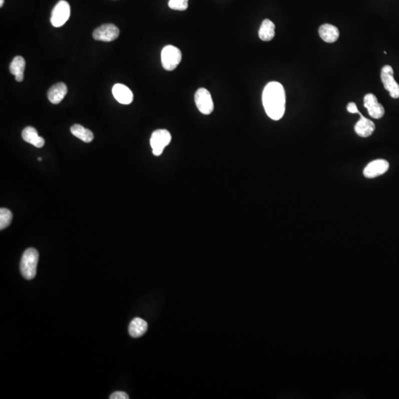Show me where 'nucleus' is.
Instances as JSON below:
<instances>
[{"instance_id": "1", "label": "nucleus", "mask_w": 399, "mask_h": 399, "mask_svg": "<svg viewBox=\"0 0 399 399\" xmlns=\"http://www.w3.org/2000/svg\"><path fill=\"white\" fill-rule=\"evenodd\" d=\"M262 104L270 119L278 121L283 117L285 111V92L279 82H271L264 88Z\"/></svg>"}, {"instance_id": "2", "label": "nucleus", "mask_w": 399, "mask_h": 399, "mask_svg": "<svg viewBox=\"0 0 399 399\" xmlns=\"http://www.w3.org/2000/svg\"><path fill=\"white\" fill-rule=\"evenodd\" d=\"M39 257L38 251L34 248H28L23 254L20 262V271L26 279H32L35 277Z\"/></svg>"}, {"instance_id": "3", "label": "nucleus", "mask_w": 399, "mask_h": 399, "mask_svg": "<svg viewBox=\"0 0 399 399\" xmlns=\"http://www.w3.org/2000/svg\"><path fill=\"white\" fill-rule=\"evenodd\" d=\"M182 60V54L178 48L167 46L161 51V62L166 71H172L176 69Z\"/></svg>"}, {"instance_id": "4", "label": "nucleus", "mask_w": 399, "mask_h": 399, "mask_svg": "<svg viewBox=\"0 0 399 399\" xmlns=\"http://www.w3.org/2000/svg\"><path fill=\"white\" fill-rule=\"evenodd\" d=\"M172 136L167 130H157L153 132L150 138V145L155 156H160L166 147L170 144Z\"/></svg>"}, {"instance_id": "5", "label": "nucleus", "mask_w": 399, "mask_h": 399, "mask_svg": "<svg viewBox=\"0 0 399 399\" xmlns=\"http://www.w3.org/2000/svg\"><path fill=\"white\" fill-rule=\"evenodd\" d=\"M71 16V6L68 2L61 0L59 2L52 11L51 23L55 28L63 26L69 20Z\"/></svg>"}, {"instance_id": "6", "label": "nucleus", "mask_w": 399, "mask_h": 399, "mask_svg": "<svg viewBox=\"0 0 399 399\" xmlns=\"http://www.w3.org/2000/svg\"><path fill=\"white\" fill-rule=\"evenodd\" d=\"M393 70L389 65L383 67L381 72V79L385 89L389 93L392 99L399 98V85L393 77Z\"/></svg>"}, {"instance_id": "7", "label": "nucleus", "mask_w": 399, "mask_h": 399, "mask_svg": "<svg viewBox=\"0 0 399 399\" xmlns=\"http://www.w3.org/2000/svg\"><path fill=\"white\" fill-rule=\"evenodd\" d=\"M195 101L197 108L202 114L210 115L213 112L214 103L212 96L205 88H200L197 91Z\"/></svg>"}, {"instance_id": "8", "label": "nucleus", "mask_w": 399, "mask_h": 399, "mask_svg": "<svg viewBox=\"0 0 399 399\" xmlns=\"http://www.w3.org/2000/svg\"><path fill=\"white\" fill-rule=\"evenodd\" d=\"M120 31L115 25L105 24L96 29L93 34V39L97 41H114L119 37Z\"/></svg>"}, {"instance_id": "9", "label": "nucleus", "mask_w": 399, "mask_h": 399, "mask_svg": "<svg viewBox=\"0 0 399 399\" xmlns=\"http://www.w3.org/2000/svg\"><path fill=\"white\" fill-rule=\"evenodd\" d=\"M364 108L368 110L371 117L375 119H379L384 116L385 110L384 107L378 103L376 96L372 93H368L364 98Z\"/></svg>"}, {"instance_id": "10", "label": "nucleus", "mask_w": 399, "mask_h": 399, "mask_svg": "<svg viewBox=\"0 0 399 399\" xmlns=\"http://www.w3.org/2000/svg\"><path fill=\"white\" fill-rule=\"evenodd\" d=\"M389 163L383 159L375 160L369 163L364 169V177L367 178H375L387 172Z\"/></svg>"}, {"instance_id": "11", "label": "nucleus", "mask_w": 399, "mask_h": 399, "mask_svg": "<svg viewBox=\"0 0 399 399\" xmlns=\"http://www.w3.org/2000/svg\"><path fill=\"white\" fill-rule=\"evenodd\" d=\"M357 114L359 115L360 120L357 122L354 127L355 133L360 137H369L375 131V124L367 118L364 117L359 111Z\"/></svg>"}, {"instance_id": "12", "label": "nucleus", "mask_w": 399, "mask_h": 399, "mask_svg": "<svg viewBox=\"0 0 399 399\" xmlns=\"http://www.w3.org/2000/svg\"><path fill=\"white\" fill-rule=\"evenodd\" d=\"M113 94L115 99L122 105H130L133 101V93L122 84H116L113 88Z\"/></svg>"}, {"instance_id": "13", "label": "nucleus", "mask_w": 399, "mask_h": 399, "mask_svg": "<svg viewBox=\"0 0 399 399\" xmlns=\"http://www.w3.org/2000/svg\"><path fill=\"white\" fill-rule=\"evenodd\" d=\"M67 93H68V88L66 85L60 82L50 88L48 93V99L54 105H58L63 100Z\"/></svg>"}, {"instance_id": "14", "label": "nucleus", "mask_w": 399, "mask_h": 399, "mask_svg": "<svg viewBox=\"0 0 399 399\" xmlns=\"http://www.w3.org/2000/svg\"><path fill=\"white\" fill-rule=\"evenodd\" d=\"M23 140L29 144H32L37 148H42L45 145V139L39 136L37 130L34 127H28L23 130L22 133Z\"/></svg>"}, {"instance_id": "15", "label": "nucleus", "mask_w": 399, "mask_h": 399, "mask_svg": "<svg viewBox=\"0 0 399 399\" xmlns=\"http://www.w3.org/2000/svg\"><path fill=\"white\" fill-rule=\"evenodd\" d=\"M319 34L323 41L327 43H335L339 37V31L337 28L330 24L321 26L319 29Z\"/></svg>"}, {"instance_id": "16", "label": "nucleus", "mask_w": 399, "mask_h": 399, "mask_svg": "<svg viewBox=\"0 0 399 399\" xmlns=\"http://www.w3.org/2000/svg\"><path fill=\"white\" fill-rule=\"evenodd\" d=\"M9 69H10L12 74L15 76V79L17 82H23L24 79V71L26 69V60L23 57H20V56L16 57L11 63Z\"/></svg>"}, {"instance_id": "17", "label": "nucleus", "mask_w": 399, "mask_h": 399, "mask_svg": "<svg viewBox=\"0 0 399 399\" xmlns=\"http://www.w3.org/2000/svg\"><path fill=\"white\" fill-rule=\"evenodd\" d=\"M148 324L141 318H135L129 325V333L133 338L142 336L147 332Z\"/></svg>"}, {"instance_id": "18", "label": "nucleus", "mask_w": 399, "mask_h": 399, "mask_svg": "<svg viewBox=\"0 0 399 399\" xmlns=\"http://www.w3.org/2000/svg\"><path fill=\"white\" fill-rule=\"evenodd\" d=\"M275 36V25L270 20H265L259 30V37L262 41H271Z\"/></svg>"}, {"instance_id": "19", "label": "nucleus", "mask_w": 399, "mask_h": 399, "mask_svg": "<svg viewBox=\"0 0 399 399\" xmlns=\"http://www.w3.org/2000/svg\"><path fill=\"white\" fill-rule=\"evenodd\" d=\"M71 132L74 136L85 143H90L94 138L93 133L88 129L85 128L80 124H74L71 128Z\"/></svg>"}, {"instance_id": "20", "label": "nucleus", "mask_w": 399, "mask_h": 399, "mask_svg": "<svg viewBox=\"0 0 399 399\" xmlns=\"http://www.w3.org/2000/svg\"><path fill=\"white\" fill-rule=\"evenodd\" d=\"M13 218L12 212L9 209L1 208L0 209V229H3L10 226Z\"/></svg>"}, {"instance_id": "21", "label": "nucleus", "mask_w": 399, "mask_h": 399, "mask_svg": "<svg viewBox=\"0 0 399 399\" xmlns=\"http://www.w3.org/2000/svg\"><path fill=\"white\" fill-rule=\"evenodd\" d=\"M189 0H169L168 6L172 10L186 11L188 9Z\"/></svg>"}, {"instance_id": "22", "label": "nucleus", "mask_w": 399, "mask_h": 399, "mask_svg": "<svg viewBox=\"0 0 399 399\" xmlns=\"http://www.w3.org/2000/svg\"><path fill=\"white\" fill-rule=\"evenodd\" d=\"M110 399H129L130 397L123 391H117L113 392L110 396Z\"/></svg>"}, {"instance_id": "23", "label": "nucleus", "mask_w": 399, "mask_h": 399, "mask_svg": "<svg viewBox=\"0 0 399 399\" xmlns=\"http://www.w3.org/2000/svg\"><path fill=\"white\" fill-rule=\"evenodd\" d=\"M347 110L350 113H357L358 112L356 105L354 102H350L347 105Z\"/></svg>"}, {"instance_id": "24", "label": "nucleus", "mask_w": 399, "mask_h": 399, "mask_svg": "<svg viewBox=\"0 0 399 399\" xmlns=\"http://www.w3.org/2000/svg\"><path fill=\"white\" fill-rule=\"evenodd\" d=\"M4 5V0H0V7H3Z\"/></svg>"}, {"instance_id": "25", "label": "nucleus", "mask_w": 399, "mask_h": 399, "mask_svg": "<svg viewBox=\"0 0 399 399\" xmlns=\"http://www.w3.org/2000/svg\"><path fill=\"white\" fill-rule=\"evenodd\" d=\"M38 160H39V161H42V158H38Z\"/></svg>"}]
</instances>
